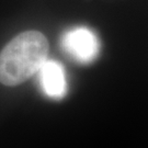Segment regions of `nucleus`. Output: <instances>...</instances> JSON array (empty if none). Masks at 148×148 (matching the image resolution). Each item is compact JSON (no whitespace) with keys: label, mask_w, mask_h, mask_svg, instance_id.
Instances as JSON below:
<instances>
[{"label":"nucleus","mask_w":148,"mask_h":148,"mask_svg":"<svg viewBox=\"0 0 148 148\" xmlns=\"http://www.w3.org/2000/svg\"><path fill=\"white\" fill-rule=\"evenodd\" d=\"M62 46L71 58L81 64L92 63L100 52L98 36L85 27H74L66 32L62 37Z\"/></svg>","instance_id":"f03ea898"},{"label":"nucleus","mask_w":148,"mask_h":148,"mask_svg":"<svg viewBox=\"0 0 148 148\" xmlns=\"http://www.w3.org/2000/svg\"><path fill=\"white\" fill-rule=\"evenodd\" d=\"M48 42L38 31H25L16 35L0 53V82L14 87L37 73L47 59Z\"/></svg>","instance_id":"f257e3e1"},{"label":"nucleus","mask_w":148,"mask_h":148,"mask_svg":"<svg viewBox=\"0 0 148 148\" xmlns=\"http://www.w3.org/2000/svg\"><path fill=\"white\" fill-rule=\"evenodd\" d=\"M37 73L40 85L45 95L55 100L64 98L67 91V84L64 68L60 64L46 59Z\"/></svg>","instance_id":"7ed1b4c3"}]
</instances>
